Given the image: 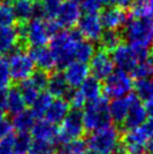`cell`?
<instances>
[{
    "label": "cell",
    "mask_w": 153,
    "mask_h": 154,
    "mask_svg": "<svg viewBox=\"0 0 153 154\" xmlns=\"http://www.w3.org/2000/svg\"><path fill=\"white\" fill-rule=\"evenodd\" d=\"M35 117L32 110H24L18 115L14 116L13 118V126L18 133H28V131H32L33 126L35 125Z\"/></svg>",
    "instance_id": "cell-25"
},
{
    "label": "cell",
    "mask_w": 153,
    "mask_h": 154,
    "mask_svg": "<svg viewBox=\"0 0 153 154\" xmlns=\"http://www.w3.org/2000/svg\"><path fill=\"white\" fill-rule=\"evenodd\" d=\"M82 42V36L79 32L62 30L55 34L51 39V51L55 57L56 65L67 68L76 60V50Z\"/></svg>",
    "instance_id": "cell-1"
},
{
    "label": "cell",
    "mask_w": 153,
    "mask_h": 154,
    "mask_svg": "<svg viewBox=\"0 0 153 154\" xmlns=\"http://www.w3.org/2000/svg\"><path fill=\"white\" fill-rule=\"evenodd\" d=\"M131 13L134 18H153V0H134Z\"/></svg>",
    "instance_id": "cell-27"
},
{
    "label": "cell",
    "mask_w": 153,
    "mask_h": 154,
    "mask_svg": "<svg viewBox=\"0 0 153 154\" xmlns=\"http://www.w3.org/2000/svg\"><path fill=\"white\" fill-rule=\"evenodd\" d=\"M131 73H132V78H135L136 80L153 78V65L148 60L142 61L133 69Z\"/></svg>",
    "instance_id": "cell-36"
},
{
    "label": "cell",
    "mask_w": 153,
    "mask_h": 154,
    "mask_svg": "<svg viewBox=\"0 0 153 154\" xmlns=\"http://www.w3.org/2000/svg\"><path fill=\"white\" fill-rule=\"evenodd\" d=\"M9 70L14 81L23 82L30 79L35 73V62L30 53L15 51L8 60Z\"/></svg>",
    "instance_id": "cell-9"
},
{
    "label": "cell",
    "mask_w": 153,
    "mask_h": 154,
    "mask_svg": "<svg viewBox=\"0 0 153 154\" xmlns=\"http://www.w3.org/2000/svg\"><path fill=\"white\" fill-rule=\"evenodd\" d=\"M67 98H68V103H70L72 109H81L86 105V100H87L80 91V89L70 91Z\"/></svg>",
    "instance_id": "cell-40"
},
{
    "label": "cell",
    "mask_w": 153,
    "mask_h": 154,
    "mask_svg": "<svg viewBox=\"0 0 153 154\" xmlns=\"http://www.w3.org/2000/svg\"><path fill=\"white\" fill-rule=\"evenodd\" d=\"M62 2V0H41L39 13H42L48 19H53L56 17Z\"/></svg>",
    "instance_id": "cell-35"
},
{
    "label": "cell",
    "mask_w": 153,
    "mask_h": 154,
    "mask_svg": "<svg viewBox=\"0 0 153 154\" xmlns=\"http://www.w3.org/2000/svg\"><path fill=\"white\" fill-rule=\"evenodd\" d=\"M7 97H8V91L0 90V112L2 114L7 111Z\"/></svg>",
    "instance_id": "cell-44"
},
{
    "label": "cell",
    "mask_w": 153,
    "mask_h": 154,
    "mask_svg": "<svg viewBox=\"0 0 153 154\" xmlns=\"http://www.w3.org/2000/svg\"><path fill=\"white\" fill-rule=\"evenodd\" d=\"M114 66L115 63L113 57L105 50L96 52L94 57L90 61V71L92 72L94 77L99 80H106L114 72Z\"/></svg>",
    "instance_id": "cell-12"
},
{
    "label": "cell",
    "mask_w": 153,
    "mask_h": 154,
    "mask_svg": "<svg viewBox=\"0 0 153 154\" xmlns=\"http://www.w3.org/2000/svg\"><path fill=\"white\" fill-rule=\"evenodd\" d=\"M87 154H100V153H97V152H92V151H88V153Z\"/></svg>",
    "instance_id": "cell-50"
},
{
    "label": "cell",
    "mask_w": 153,
    "mask_h": 154,
    "mask_svg": "<svg viewBox=\"0 0 153 154\" xmlns=\"http://www.w3.org/2000/svg\"><path fill=\"white\" fill-rule=\"evenodd\" d=\"M14 9L18 19L24 22L35 18V15L39 13V7H37L35 0H16Z\"/></svg>",
    "instance_id": "cell-22"
},
{
    "label": "cell",
    "mask_w": 153,
    "mask_h": 154,
    "mask_svg": "<svg viewBox=\"0 0 153 154\" xmlns=\"http://www.w3.org/2000/svg\"><path fill=\"white\" fill-rule=\"evenodd\" d=\"M11 80L13 79L9 70L8 61L0 59V90H7Z\"/></svg>",
    "instance_id": "cell-38"
},
{
    "label": "cell",
    "mask_w": 153,
    "mask_h": 154,
    "mask_svg": "<svg viewBox=\"0 0 153 154\" xmlns=\"http://www.w3.org/2000/svg\"><path fill=\"white\" fill-rule=\"evenodd\" d=\"M48 92L55 98H65L70 94V86L65 80L63 73H53L48 79Z\"/></svg>",
    "instance_id": "cell-21"
},
{
    "label": "cell",
    "mask_w": 153,
    "mask_h": 154,
    "mask_svg": "<svg viewBox=\"0 0 153 154\" xmlns=\"http://www.w3.org/2000/svg\"><path fill=\"white\" fill-rule=\"evenodd\" d=\"M134 0H107V2L114 5L115 7L119 8H126L128 6H132Z\"/></svg>",
    "instance_id": "cell-45"
},
{
    "label": "cell",
    "mask_w": 153,
    "mask_h": 154,
    "mask_svg": "<svg viewBox=\"0 0 153 154\" xmlns=\"http://www.w3.org/2000/svg\"><path fill=\"white\" fill-rule=\"evenodd\" d=\"M60 27L59 23L53 19L35 17L23 27L20 34L33 47H42L46 45L51 37L59 33Z\"/></svg>",
    "instance_id": "cell-2"
},
{
    "label": "cell",
    "mask_w": 153,
    "mask_h": 154,
    "mask_svg": "<svg viewBox=\"0 0 153 154\" xmlns=\"http://www.w3.org/2000/svg\"><path fill=\"white\" fill-rule=\"evenodd\" d=\"M135 94L141 99L148 101L153 98V78L140 79L134 83Z\"/></svg>",
    "instance_id": "cell-29"
},
{
    "label": "cell",
    "mask_w": 153,
    "mask_h": 154,
    "mask_svg": "<svg viewBox=\"0 0 153 154\" xmlns=\"http://www.w3.org/2000/svg\"><path fill=\"white\" fill-rule=\"evenodd\" d=\"M88 151L89 149L87 142L82 138H79L59 146L56 154H87Z\"/></svg>",
    "instance_id": "cell-28"
},
{
    "label": "cell",
    "mask_w": 153,
    "mask_h": 154,
    "mask_svg": "<svg viewBox=\"0 0 153 154\" xmlns=\"http://www.w3.org/2000/svg\"><path fill=\"white\" fill-rule=\"evenodd\" d=\"M17 16L14 9V5L9 4L7 1L0 2V28L14 26Z\"/></svg>",
    "instance_id": "cell-31"
},
{
    "label": "cell",
    "mask_w": 153,
    "mask_h": 154,
    "mask_svg": "<svg viewBox=\"0 0 153 154\" xmlns=\"http://www.w3.org/2000/svg\"><path fill=\"white\" fill-rule=\"evenodd\" d=\"M123 154H126V153H123Z\"/></svg>",
    "instance_id": "cell-53"
},
{
    "label": "cell",
    "mask_w": 153,
    "mask_h": 154,
    "mask_svg": "<svg viewBox=\"0 0 153 154\" xmlns=\"http://www.w3.org/2000/svg\"><path fill=\"white\" fill-rule=\"evenodd\" d=\"M145 110L148 112V116L153 118V98L145 103Z\"/></svg>",
    "instance_id": "cell-46"
},
{
    "label": "cell",
    "mask_w": 153,
    "mask_h": 154,
    "mask_svg": "<svg viewBox=\"0 0 153 154\" xmlns=\"http://www.w3.org/2000/svg\"><path fill=\"white\" fill-rule=\"evenodd\" d=\"M149 61L151 62V64L153 65V46H152V48H151L150 53H149Z\"/></svg>",
    "instance_id": "cell-48"
},
{
    "label": "cell",
    "mask_w": 153,
    "mask_h": 154,
    "mask_svg": "<svg viewBox=\"0 0 153 154\" xmlns=\"http://www.w3.org/2000/svg\"><path fill=\"white\" fill-rule=\"evenodd\" d=\"M20 35V32L14 26L0 28V54H11L16 51Z\"/></svg>",
    "instance_id": "cell-16"
},
{
    "label": "cell",
    "mask_w": 153,
    "mask_h": 154,
    "mask_svg": "<svg viewBox=\"0 0 153 154\" xmlns=\"http://www.w3.org/2000/svg\"><path fill=\"white\" fill-rule=\"evenodd\" d=\"M124 33L130 45L148 50L153 46V18H133L127 22Z\"/></svg>",
    "instance_id": "cell-4"
},
{
    "label": "cell",
    "mask_w": 153,
    "mask_h": 154,
    "mask_svg": "<svg viewBox=\"0 0 153 154\" xmlns=\"http://www.w3.org/2000/svg\"><path fill=\"white\" fill-rule=\"evenodd\" d=\"M30 54L34 60L35 65H37L42 71L48 72V71H52L55 66H58L55 57L53 55L51 48H47L45 46L33 47Z\"/></svg>",
    "instance_id": "cell-19"
},
{
    "label": "cell",
    "mask_w": 153,
    "mask_h": 154,
    "mask_svg": "<svg viewBox=\"0 0 153 154\" xmlns=\"http://www.w3.org/2000/svg\"><path fill=\"white\" fill-rule=\"evenodd\" d=\"M72 1H74V2H76L78 5H80L81 2H82V0H72Z\"/></svg>",
    "instance_id": "cell-49"
},
{
    "label": "cell",
    "mask_w": 153,
    "mask_h": 154,
    "mask_svg": "<svg viewBox=\"0 0 153 154\" xmlns=\"http://www.w3.org/2000/svg\"><path fill=\"white\" fill-rule=\"evenodd\" d=\"M95 53L96 52H95L94 44H91V42L82 39V42L79 44L78 50H76V61H79V62H82V63L90 62L91 59L94 57Z\"/></svg>",
    "instance_id": "cell-33"
},
{
    "label": "cell",
    "mask_w": 153,
    "mask_h": 154,
    "mask_svg": "<svg viewBox=\"0 0 153 154\" xmlns=\"http://www.w3.org/2000/svg\"><path fill=\"white\" fill-rule=\"evenodd\" d=\"M107 0H82L80 4L81 9H83L87 14H94L97 15L98 11H100Z\"/></svg>",
    "instance_id": "cell-39"
},
{
    "label": "cell",
    "mask_w": 153,
    "mask_h": 154,
    "mask_svg": "<svg viewBox=\"0 0 153 154\" xmlns=\"http://www.w3.org/2000/svg\"><path fill=\"white\" fill-rule=\"evenodd\" d=\"M1 1H4V0H0V2H1Z\"/></svg>",
    "instance_id": "cell-52"
},
{
    "label": "cell",
    "mask_w": 153,
    "mask_h": 154,
    "mask_svg": "<svg viewBox=\"0 0 153 154\" xmlns=\"http://www.w3.org/2000/svg\"><path fill=\"white\" fill-rule=\"evenodd\" d=\"M0 154H15V135L0 138Z\"/></svg>",
    "instance_id": "cell-41"
},
{
    "label": "cell",
    "mask_w": 153,
    "mask_h": 154,
    "mask_svg": "<svg viewBox=\"0 0 153 154\" xmlns=\"http://www.w3.org/2000/svg\"><path fill=\"white\" fill-rule=\"evenodd\" d=\"M26 101L20 90L17 88H13L8 91V97H7V111L10 115L16 116L18 114L26 110Z\"/></svg>",
    "instance_id": "cell-23"
},
{
    "label": "cell",
    "mask_w": 153,
    "mask_h": 154,
    "mask_svg": "<svg viewBox=\"0 0 153 154\" xmlns=\"http://www.w3.org/2000/svg\"><path fill=\"white\" fill-rule=\"evenodd\" d=\"M5 116H4V114H2V112H0V120L2 119V118H4Z\"/></svg>",
    "instance_id": "cell-51"
},
{
    "label": "cell",
    "mask_w": 153,
    "mask_h": 154,
    "mask_svg": "<svg viewBox=\"0 0 153 154\" xmlns=\"http://www.w3.org/2000/svg\"><path fill=\"white\" fill-rule=\"evenodd\" d=\"M78 32L80 33L82 38H86L88 42H98L104 35L100 16L94 14H86L78 23Z\"/></svg>",
    "instance_id": "cell-10"
},
{
    "label": "cell",
    "mask_w": 153,
    "mask_h": 154,
    "mask_svg": "<svg viewBox=\"0 0 153 154\" xmlns=\"http://www.w3.org/2000/svg\"><path fill=\"white\" fill-rule=\"evenodd\" d=\"M33 144V136L30 133H17L15 135V154H28Z\"/></svg>",
    "instance_id": "cell-32"
},
{
    "label": "cell",
    "mask_w": 153,
    "mask_h": 154,
    "mask_svg": "<svg viewBox=\"0 0 153 154\" xmlns=\"http://www.w3.org/2000/svg\"><path fill=\"white\" fill-rule=\"evenodd\" d=\"M30 79H32V81L37 86L38 89L41 90V91H43L45 88H47L50 77L47 75L45 71H42V70H41V71H36V72L30 77Z\"/></svg>",
    "instance_id": "cell-42"
},
{
    "label": "cell",
    "mask_w": 153,
    "mask_h": 154,
    "mask_svg": "<svg viewBox=\"0 0 153 154\" xmlns=\"http://www.w3.org/2000/svg\"><path fill=\"white\" fill-rule=\"evenodd\" d=\"M85 133L83 111H81V109H71L59 128L56 146L59 147L65 143L79 140L85 135Z\"/></svg>",
    "instance_id": "cell-6"
},
{
    "label": "cell",
    "mask_w": 153,
    "mask_h": 154,
    "mask_svg": "<svg viewBox=\"0 0 153 154\" xmlns=\"http://www.w3.org/2000/svg\"><path fill=\"white\" fill-rule=\"evenodd\" d=\"M100 42H101V45L105 50H113L114 51L116 47L120 45V36L115 30H107L106 33H104Z\"/></svg>",
    "instance_id": "cell-37"
},
{
    "label": "cell",
    "mask_w": 153,
    "mask_h": 154,
    "mask_svg": "<svg viewBox=\"0 0 153 154\" xmlns=\"http://www.w3.org/2000/svg\"><path fill=\"white\" fill-rule=\"evenodd\" d=\"M120 135L122 133L118 128L108 126L106 128L90 133L86 142L89 151L92 152L100 154H122Z\"/></svg>",
    "instance_id": "cell-3"
},
{
    "label": "cell",
    "mask_w": 153,
    "mask_h": 154,
    "mask_svg": "<svg viewBox=\"0 0 153 154\" xmlns=\"http://www.w3.org/2000/svg\"><path fill=\"white\" fill-rule=\"evenodd\" d=\"M130 106H131L130 96L124 98L113 99V101L109 103V114H111V122L116 126H118V129H120L127 117Z\"/></svg>",
    "instance_id": "cell-18"
},
{
    "label": "cell",
    "mask_w": 153,
    "mask_h": 154,
    "mask_svg": "<svg viewBox=\"0 0 153 154\" xmlns=\"http://www.w3.org/2000/svg\"><path fill=\"white\" fill-rule=\"evenodd\" d=\"M111 57L118 70L132 72L133 69L140 62L148 60L149 53L148 50L136 48L130 44H120L113 51Z\"/></svg>",
    "instance_id": "cell-7"
},
{
    "label": "cell",
    "mask_w": 153,
    "mask_h": 154,
    "mask_svg": "<svg viewBox=\"0 0 153 154\" xmlns=\"http://www.w3.org/2000/svg\"><path fill=\"white\" fill-rule=\"evenodd\" d=\"M54 101L53 96L50 92H41L38 98L35 100V103L32 105V112L34 114L36 118H42L45 116L47 109L50 108L52 103Z\"/></svg>",
    "instance_id": "cell-26"
},
{
    "label": "cell",
    "mask_w": 153,
    "mask_h": 154,
    "mask_svg": "<svg viewBox=\"0 0 153 154\" xmlns=\"http://www.w3.org/2000/svg\"><path fill=\"white\" fill-rule=\"evenodd\" d=\"M134 88L132 75L122 70H116L105 80L102 86L106 97L113 99L124 98L131 94Z\"/></svg>",
    "instance_id": "cell-8"
},
{
    "label": "cell",
    "mask_w": 153,
    "mask_h": 154,
    "mask_svg": "<svg viewBox=\"0 0 153 154\" xmlns=\"http://www.w3.org/2000/svg\"><path fill=\"white\" fill-rule=\"evenodd\" d=\"M70 111V103L64 98H56L45 114V119L52 124H62Z\"/></svg>",
    "instance_id": "cell-20"
},
{
    "label": "cell",
    "mask_w": 153,
    "mask_h": 154,
    "mask_svg": "<svg viewBox=\"0 0 153 154\" xmlns=\"http://www.w3.org/2000/svg\"><path fill=\"white\" fill-rule=\"evenodd\" d=\"M111 118L109 105L106 97H100L94 101H89L83 111V124L86 133H94L111 126Z\"/></svg>",
    "instance_id": "cell-5"
},
{
    "label": "cell",
    "mask_w": 153,
    "mask_h": 154,
    "mask_svg": "<svg viewBox=\"0 0 153 154\" xmlns=\"http://www.w3.org/2000/svg\"><path fill=\"white\" fill-rule=\"evenodd\" d=\"M79 89L82 92V94L85 96V98L89 101H94L96 99L100 98L102 90H104L101 83H100V80L95 77L88 78Z\"/></svg>",
    "instance_id": "cell-24"
},
{
    "label": "cell",
    "mask_w": 153,
    "mask_h": 154,
    "mask_svg": "<svg viewBox=\"0 0 153 154\" xmlns=\"http://www.w3.org/2000/svg\"><path fill=\"white\" fill-rule=\"evenodd\" d=\"M146 150H148V154H153V140L149 142V144L146 146Z\"/></svg>",
    "instance_id": "cell-47"
},
{
    "label": "cell",
    "mask_w": 153,
    "mask_h": 154,
    "mask_svg": "<svg viewBox=\"0 0 153 154\" xmlns=\"http://www.w3.org/2000/svg\"><path fill=\"white\" fill-rule=\"evenodd\" d=\"M32 136L38 141L53 142L56 144V138L59 135V128L54 124L46 119H38L32 128Z\"/></svg>",
    "instance_id": "cell-17"
},
{
    "label": "cell",
    "mask_w": 153,
    "mask_h": 154,
    "mask_svg": "<svg viewBox=\"0 0 153 154\" xmlns=\"http://www.w3.org/2000/svg\"><path fill=\"white\" fill-rule=\"evenodd\" d=\"M90 68L86 63L79 62V61H73L72 63L65 68L64 70V77L68 82L70 88H80L82 83L89 78Z\"/></svg>",
    "instance_id": "cell-14"
},
{
    "label": "cell",
    "mask_w": 153,
    "mask_h": 154,
    "mask_svg": "<svg viewBox=\"0 0 153 154\" xmlns=\"http://www.w3.org/2000/svg\"><path fill=\"white\" fill-rule=\"evenodd\" d=\"M58 146L53 142L34 140L28 154H56Z\"/></svg>",
    "instance_id": "cell-34"
},
{
    "label": "cell",
    "mask_w": 153,
    "mask_h": 154,
    "mask_svg": "<svg viewBox=\"0 0 153 154\" xmlns=\"http://www.w3.org/2000/svg\"><path fill=\"white\" fill-rule=\"evenodd\" d=\"M19 90H20L21 94H23V97L25 99L26 103L30 105V106L35 103V100L38 98V96L41 94V92H43V91L38 89L37 86L35 85L34 82L32 81L30 78L21 82Z\"/></svg>",
    "instance_id": "cell-30"
},
{
    "label": "cell",
    "mask_w": 153,
    "mask_h": 154,
    "mask_svg": "<svg viewBox=\"0 0 153 154\" xmlns=\"http://www.w3.org/2000/svg\"><path fill=\"white\" fill-rule=\"evenodd\" d=\"M130 101H131L130 111H128V115L124 122L123 126L119 129L120 132L135 129L146 122L148 112L145 110V106H143L141 103V99L136 94H130Z\"/></svg>",
    "instance_id": "cell-11"
},
{
    "label": "cell",
    "mask_w": 153,
    "mask_h": 154,
    "mask_svg": "<svg viewBox=\"0 0 153 154\" xmlns=\"http://www.w3.org/2000/svg\"><path fill=\"white\" fill-rule=\"evenodd\" d=\"M81 19V7L80 5L72 1L67 0L63 1L60 7L58 15H56V22L59 23L61 27L70 28L74 25H78Z\"/></svg>",
    "instance_id": "cell-13"
},
{
    "label": "cell",
    "mask_w": 153,
    "mask_h": 154,
    "mask_svg": "<svg viewBox=\"0 0 153 154\" xmlns=\"http://www.w3.org/2000/svg\"><path fill=\"white\" fill-rule=\"evenodd\" d=\"M102 26L107 30H115L122 28L127 24V16L123 8L119 7H109L105 9L100 15Z\"/></svg>",
    "instance_id": "cell-15"
},
{
    "label": "cell",
    "mask_w": 153,
    "mask_h": 154,
    "mask_svg": "<svg viewBox=\"0 0 153 154\" xmlns=\"http://www.w3.org/2000/svg\"><path fill=\"white\" fill-rule=\"evenodd\" d=\"M13 129L14 126L11 120H9L6 117H4L2 119L0 120V138H4V137L10 135Z\"/></svg>",
    "instance_id": "cell-43"
}]
</instances>
